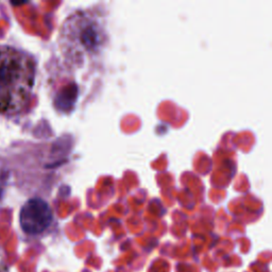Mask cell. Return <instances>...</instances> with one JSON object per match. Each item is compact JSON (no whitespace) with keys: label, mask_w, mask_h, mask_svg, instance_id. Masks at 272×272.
I'll use <instances>...</instances> for the list:
<instances>
[{"label":"cell","mask_w":272,"mask_h":272,"mask_svg":"<svg viewBox=\"0 0 272 272\" xmlns=\"http://www.w3.org/2000/svg\"><path fill=\"white\" fill-rule=\"evenodd\" d=\"M53 221V214L49 204L40 198L28 200L21 208L19 222L22 231L30 235L42 234Z\"/></svg>","instance_id":"1"},{"label":"cell","mask_w":272,"mask_h":272,"mask_svg":"<svg viewBox=\"0 0 272 272\" xmlns=\"http://www.w3.org/2000/svg\"><path fill=\"white\" fill-rule=\"evenodd\" d=\"M73 38L72 42L75 43L80 40L77 46L73 48V51L77 48L82 53L85 51H94L102 43V29L94 18L86 16H77L73 18Z\"/></svg>","instance_id":"2"},{"label":"cell","mask_w":272,"mask_h":272,"mask_svg":"<svg viewBox=\"0 0 272 272\" xmlns=\"http://www.w3.org/2000/svg\"><path fill=\"white\" fill-rule=\"evenodd\" d=\"M33 68L24 60L10 58L9 61L0 60V95L9 85L13 83H21L32 85Z\"/></svg>","instance_id":"3"}]
</instances>
